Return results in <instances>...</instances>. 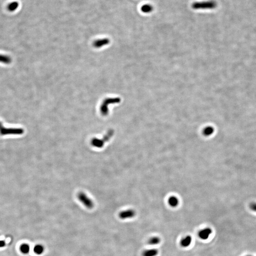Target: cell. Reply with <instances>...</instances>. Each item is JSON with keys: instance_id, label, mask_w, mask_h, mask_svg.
Returning <instances> with one entry per match:
<instances>
[{"instance_id": "7", "label": "cell", "mask_w": 256, "mask_h": 256, "mask_svg": "<svg viewBox=\"0 0 256 256\" xmlns=\"http://www.w3.org/2000/svg\"><path fill=\"white\" fill-rule=\"evenodd\" d=\"M159 254L158 249H147L144 251L142 253V256H157Z\"/></svg>"}, {"instance_id": "19", "label": "cell", "mask_w": 256, "mask_h": 256, "mask_svg": "<svg viewBox=\"0 0 256 256\" xmlns=\"http://www.w3.org/2000/svg\"><path fill=\"white\" fill-rule=\"evenodd\" d=\"M250 256V255H247V256Z\"/></svg>"}, {"instance_id": "4", "label": "cell", "mask_w": 256, "mask_h": 256, "mask_svg": "<svg viewBox=\"0 0 256 256\" xmlns=\"http://www.w3.org/2000/svg\"><path fill=\"white\" fill-rule=\"evenodd\" d=\"M136 215V212L132 209L125 210L119 213V216L122 219H130L134 217Z\"/></svg>"}, {"instance_id": "12", "label": "cell", "mask_w": 256, "mask_h": 256, "mask_svg": "<svg viewBox=\"0 0 256 256\" xmlns=\"http://www.w3.org/2000/svg\"><path fill=\"white\" fill-rule=\"evenodd\" d=\"M114 134V131L113 130H110L107 132L106 134L104 136L103 138H101L104 142L106 143L110 140V138L113 137Z\"/></svg>"}, {"instance_id": "11", "label": "cell", "mask_w": 256, "mask_h": 256, "mask_svg": "<svg viewBox=\"0 0 256 256\" xmlns=\"http://www.w3.org/2000/svg\"><path fill=\"white\" fill-rule=\"evenodd\" d=\"M160 239L159 237L154 236L149 239L148 243L150 245H156L160 242Z\"/></svg>"}, {"instance_id": "13", "label": "cell", "mask_w": 256, "mask_h": 256, "mask_svg": "<svg viewBox=\"0 0 256 256\" xmlns=\"http://www.w3.org/2000/svg\"><path fill=\"white\" fill-rule=\"evenodd\" d=\"M214 132V129L212 127H207L204 129L203 131V134L205 136H209L213 134Z\"/></svg>"}, {"instance_id": "18", "label": "cell", "mask_w": 256, "mask_h": 256, "mask_svg": "<svg viewBox=\"0 0 256 256\" xmlns=\"http://www.w3.org/2000/svg\"><path fill=\"white\" fill-rule=\"evenodd\" d=\"M5 245V242L4 240H0V248L4 247Z\"/></svg>"}, {"instance_id": "15", "label": "cell", "mask_w": 256, "mask_h": 256, "mask_svg": "<svg viewBox=\"0 0 256 256\" xmlns=\"http://www.w3.org/2000/svg\"><path fill=\"white\" fill-rule=\"evenodd\" d=\"M141 10L145 13H150L153 10V7L150 4H145L142 7Z\"/></svg>"}, {"instance_id": "8", "label": "cell", "mask_w": 256, "mask_h": 256, "mask_svg": "<svg viewBox=\"0 0 256 256\" xmlns=\"http://www.w3.org/2000/svg\"><path fill=\"white\" fill-rule=\"evenodd\" d=\"M168 204L172 207H176L179 204V200L175 196H171L169 198Z\"/></svg>"}, {"instance_id": "6", "label": "cell", "mask_w": 256, "mask_h": 256, "mask_svg": "<svg viewBox=\"0 0 256 256\" xmlns=\"http://www.w3.org/2000/svg\"><path fill=\"white\" fill-rule=\"evenodd\" d=\"M105 143L102 139L94 138L91 141V144L93 147L97 148H101L104 147Z\"/></svg>"}, {"instance_id": "2", "label": "cell", "mask_w": 256, "mask_h": 256, "mask_svg": "<svg viewBox=\"0 0 256 256\" xmlns=\"http://www.w3.org/2000/svg\"><path fill=\"white\" fill-rule=\"evenodd\" d=\"M78 198L79 200L84 205V206L88 209H92L94 206V204L92 200L83 192H80L78 194Z\"/></svg>"}, {"instance_id": "5", "label": "cell", "mask_w": 256, "mask_h": 256, "mask_svg": "<svg viewBox=\"0 0 256 256\" xmlns=\"http://www.w3.org/2000/svg\"><path fill=\"white\" fill-rule=\"evenodd\" d=\"M192 242V238L190 235L184 237L180 241V244L183 248H187L191 245Z\"/></svg>"}, {"instance_id": "14", "label": "cell", "mask_w": 256, "mask_h": 256, "mask_svg": "<svg viewBox=\"0 0 256 256\" xmlns=\"http://www.w3.org/2000/svg\"><path fill=\"white\" fill-rule=\"evenodd\" d=\"M44 248L40 244L36 245L34 248V252L38 255H40L43 252Z\"/></svg>"}, {"instance_id": "9", "label": "cell", "mask_w": 256, "mask_h": 256, "mask_svg": "<svg viewBox=\"0 0 256 256\" xmlns=\"http://www.w3.org/2000/svg\"><path fill=\"white\" fill-rule=\"evenodd\" d=\"M19 6V3L18 2L14 1L8 4L7 9L10 11H14L18 9Z\"/></svg>"}, {"instance_id": "1", "label": "cell", "mask_w": 256, "mask_h": 256, "mask_svg": "<svg viewBox=\"0 0 256 256\" xmlns=\"http://www.w3.org/2000/svg\"><path fill=\"white\" fill-rule=\"evenodd\" d=\"M217 4L214 1L198 2L192 4V7L194 10L213 9L217 7Z\"/></svg>"}, {"instance_id": "17", "label": "cell", "mask_w": 256, "mask_h": 256, "mask_svg": "<svg viewBox=\"0 0 256 256\" xmlns=\"http://www.w3.org/2000/svg\"><path fill=\"white\" fill-rule=\"evenodd\" d=\"M249 208L252 211L256 212V203H251L249 204Z\"/></svg>"}, {"instance_id": "3", "label": "cell", "mask_w": 256, "mask_h": 256, "mask_svg": "<svg viewBox=\"0 0 256 256\" xmlns=\"http://www.w3.org/2000/svg\"><path fill=\"white\" fill-rule=\"evenodd\" d=\"M212 229L210 228H205L200 230L198 233V237L202 240H206L210 237L212 233Z\"/></svg>"}, {"instance_id": "16", "label": "cell", "mask_w": 256, "mask_h": 256, "mask_svg": "<svg viewBox=\"0 0 256 256\" xmlns=\"http://www.w3.org/2000/svg\"><path fill=\"white\" fill-rule=\"evenodd\" d=\"M20 250L23 254H27L29 252V246L27 244H23L20 246Z\"/></svg>"}, {"instance_id": "10", "label": "cell", "mask_w": 256, "mask_h": 256, "mask_svg": "<svg viewBox=\"0 0 256 256\" xmlns=\"http://www.w3.org/2000/svg\"><path fill=\"white\" fill-rule=\"evenodd\" d=\"M11 62V58L10 56L0 54V62L5 64H9Z\"/></svg>"}]
</instances>
